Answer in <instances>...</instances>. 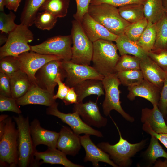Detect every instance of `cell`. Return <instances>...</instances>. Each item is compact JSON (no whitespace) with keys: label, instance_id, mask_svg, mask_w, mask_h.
I'll list each match as a JSON object with an SVG mask.
<instances>
[{"label":"cell","instance_id":"6da1fadb","mask_svg":"<svg viewBox=\"0 0 167 167\" xmlns=\"http://www.w3.org/2000/svg\"><path fill=\"white\" fill-rule=\"evenodd\" d=\"M112 41L100 39L93 43L92 67L104 77L116 73L115 67L120 56Z\"/></svg>","mask_w":167,"mask_h":167},{"label":"cell","instance_id":"7a4b0ae2","mask_svg":"<svg viewBox=\"0 0 167 167\" xmlns=\"http://www.w3.org/2000/svg\"><path fill=\"white\" fill-rule=\"evenodd\" d=\"M88 13L110 32L118 36L124 34L126 28L131 24L121 16L117 7L108 4H90Z\"/></svg>","mask_w":167,"mask_h":167},{"label":"cell","instance_id":"3957f363","mask_svg":"<svg viewBox=\"0 0 167 167\" xmlns=\"http://www.w3.org/2000/svg\"><path fill=\"white\" fill-rule=\"evenodd\" d=\"M111 118L118 132L119 140L117 143L113 145L110 144L108 142H102L98 143L97 146L108 153L110 158L118 167H128L131 163V158L144 148L146 141L143 140L135 144L130 143L122 137L118 127Z\"/></svg>","mask_w":167,"mask_h":167},{"label":"cell","instance_id":"277c9868","mask_svg":"<svg viewBox=\"0 0 167 167\" xmlns=\"http://www.w3.org/2000/svg\"><path fill=\"white\" fill-rule=\"evenodd\" d=\"M13 118L18 131V165L20 167L35 166L34 153L37 150L30 133L29 118L21 114Z\"/></svg>","mask_w":167,"mask_h":167},{"label":"cell","instance_id":"5b68a950","mask_svg":"<svg viewBox=\"0 0 167 167\" xmlns=\"http://www.w3.org/2000/svg\"><path fill=\"white\" fill-rule=\"evenodd\" d=\"M15 124L11 117L6 118L4 132L0 138L1 167H15L18 164V131Z\"/></svg>","mask_w":167,"mask_h":167},{"label":"cell","instance_id":"8992f818","mask_svg":"<svg viewBox=\"0 0 167 167\" xmlns=\"http://www.w3.org/2000/svg\"><path fill=\"white\" fill-rule=\"evenodd\" d=\"M72 24L71 35L73 45L70 61L76 64L89 65L92 60L93 43L85 34L81 23L75 20Z\"/></svg>","mask_w":167,"mask_h":167},{"label":"cell","instance_id":"52a82bcc","mask_svg":"<svg viewBox=\"0 0 167 167\" xmlns=\"http://www.w3.org/2000/svg\"><path fill=\"white\" fill-rule=\"evenodd\" d=\"M34 34L28 27L20 24L8 34V39L0 48V59L7 56L18 57L31 50L28 43L34 39Z\"/></svg>","mask_w":167,"mask_h":167},{"label":"cell","instance_id":"ba28073f","mask_svg":"<svg viewBox=\"0 0 167 167\" xmlns=\"http://www.w3.org/2000/svg\"><path fill=\"white\" fill-rule=\"evenodd\" d=\"M105 96L102 104L104 114L109 115L110 112L114 110L127 121L133 122L134 118L126 113L121 105L120 95L121 92L119 86L121 84L117 73L104 77L102 80Z\"/></svg>","mask_w":167,"mask_h":167},{"label":"cell","instance_id":"9c48e42d","mask_svg":"<svg viewBox=\"0 0 167 167\" xmlns=\"http://www.w3.org/2000/svg\"><path fill=\"white\" fill-rule=\"evenodd\" d=\"M72 43L71 35L57 36L49 38L38 45L31 46V50L40 54L59 56L63 61H69L72 58Z\"/></svg>","mask_w":167,"mask_h":167},{"label":"cell","instance_id":"30bf717a","mask_svg":"<svg viewBox=\"0 0 167 167\" xmlns=\"http://www.w3.org/2000/svg\"><path fill=\"white\" fill-rule=\"evenodd\" d=\"M62 66L66 73L65 84L70 88L89 79L102 80L104 77L92 66L74 63L71 61H62Z\"/></svg>","mask_w":167,"mask_h":167},{"label":"cell","instance_id":"8fae6325","mask_svg":"<svg viewBox=\"0 0 167 167\" xmlns=\"http://www.w3.org/2000/svg\"><path fill=\"white\" fill-rule=\"evenodd\" d=\"M17 58L20 69L27 74L32 84H35V74L40 68L51 60H63L59 56L40 54L31 50L23 53Z\"/></svg>","mask_w":167,"mask_h":167},{"label":"cell","instance_id":"7c38bea8","mask_svg":"<svg viewBox=\"0 0 167 167\" xmlns=\"http://www.w3.org/2000/svg\"><path fill=\"white\" fill-rule=\"evenodd\" d=\"M58 103L56 102L46 110V113L57 117L63 122L67 124L75 133L78 135L82 134H89L101 137H103L102 133L95 129L87 124L80 118L77 112L72 113H66L61 112L58 109Z\"/></svg>","mask_w":167,"mask_h":167},{"label":"cell","instance_id":"4fadbf2b","mask_svg":"<svg viewBox=\"0 0 167 167\" xmlns=\"http://www.w3.org/2000/svg\"><path fill=\"white\" fill-rule=\"evenodd\" d=\"M61 60H54L48 62L40 68L35 74L37 85L41 88L55 94L54 90L57 84L55 80L60 74L64 78L66 73Z\"/></svg>","mask_w":167,"mask_h":167},{"label":"cell","instance_id":"5bb4252c","mask_svg":"<svg viewBox=\"0 0 167 167\" xmlns=\"http://www.w3.org/2000/svg\"><path fill=\"white\" fill-rule=\"evenodd\" d=\"M73 111L78 112L84 121L90 126L99 128L105 126L107 124V119L100 112L97 101L75 104Z\"/></svg>","mask_w":167,"mask_h":167},{"label":"cell","instance_id":"9a60e30c","mask_svg":"<svg viewBox=\"0 0 167 167\" xmlns=\"http://www.w3.org/2000/svg\"><path fill=\"white\" fill-rule=\"evenodd\" d=\"M90 135L85 134L80 136L81 144L84 148L86 153L84 161L91 162L93 166L95 167L99 166V162L106 163L113 167H118L111 159L108 153L94 143L90 139Z\"/></svg>","mask_w":167,"mask_h":167},{"label":"cell","instance_id":"2e32d148","mask_svg":"<svg viewBox=\"0 0 167 167\" xmlns=\"http://www.w3.org/2000/svg\"><path fill=\"white\" fill-rule=\"evenodd\" d=\"M54 95L32 84L26 93L16 101L18 106L35 104L50 107L56 102L53 98Z\"/></svg>","mask_w":167,"mask_h":167},{"label":"cell","instance_id":"e0dca14e","mask_svg":"<svg viewBox=\"0 0 167 167\" xmlns=\"http://www.w3.org/2000/svg\"><path fill=\"white\" fill-rule=\"evenodd\" d=\"M59 133L56 148L66 155L74 156L78 154L82 146L80 136L65 126H62Z\"/></svg>","mask_w":167,"mask_h":167},{"label":"cell","instance_id":"ac0fdd59","mask_svg":"<svg viewBox=\"0 0 167 167\" xmlns=\"http://www.w3.org/2000/svg\"><path fill=\"white\" fill-rule=\"evenodd\" d=\"M81 24L85 34L92 43L100 39L115 41L118 36L96 21L88 13L84 15Z\"/></svg>","mask_w":167,"mask_h":167},{"label":"cell","instance_id":"d6986e66","mask_svg":"<svg viewBox=\"0 0 167 167\" xmlns=\"http://www.w3.org/2000/svg\"><path fill=\"white\" fill-rule=\"evenodd\" d=\"M140 68L144 79L161 91L167 73L148 55L145 58L140 59Z\"/></svg>","mask_w":167,"mask_h":167},{"label":"cell","instance_id":"ffe728a7","mask_svg":"<svg viewBox=\"0 0 167 167\" xmlns=\"http://www.w3.org/2000/svg\"><path fill=\"white\" fill-rule=\"evenodd\" d=\"M30 133L34 147L43 144L48 148H57L59 133L42 128L39 121L34 119L30 124Z\"/></svg>","mask_w":167,"mask_h":167},{"label":"cell","instance_id":"44dd1931","mask_svg":"<svg viewBox=\"0 0 167 167\" xmlns=\"http://www.w3.org/2000/svg\"><path fill=\"white\" fill-rule=\"evenodd\" d=\"M127 98L133 101L137 97L143 98L152 105H158L161 90L157 87L143 79L139 84L128 87Z\"/></svg>","mask_w":167,"mask_h":167},{"label":"cell","instance_id":"7402d4cb","mask_svg":"<svg viewBox=\"0 0 167 167\" xmlns=\"http://www.w3.org/2000/svg\"><path fill=\"white\" fill-rule=\"evenodd\" d=\"M66 155L57 148H48L43 152H35V166L40 165L39 161L41 160L42 163L60 164L65 167H83L84 166L74 163L67 159Z\"/></svg>","mask_w":167,"mask_h":167},{"label":"cell","instance_id":"603a6c76","mask_svg":"<svg viewBox=\"0 0 167 167\" xmlns=\"http://www.w3.org/2000/svg\"><path fill=\"white\" fill-rule=\"evenodd\" d=\"M153 105L152 109L145 108L142 109L141 121L143 123H148L151 129L156 133H167V125L163 115L157 105Z\"/></svg>","mask_w":167,"mask_h":167},{"label":"cell","instance_id":"cb8c5ba5","mask_svg":"<svg viewBox=\"0 0 167 167\" xmlns=\"http://www.w3.org/2000/svg\"><path fill=\"white\" fill-rule=\"evenodd\" d=\"M73 88L77 95V103L83 102L85 97L90 95H96L98 98L105 94L102 80L99 79H87L80 82Z\"/></svg>","mask_w":167,"mask_h":167},{"label":"cell","instance_id":"d4e9b609","mask_svg":"<svg viewBox=\"0 0 167 167\" xmlns=\"http://www.w3.org/2000/svg\"><path fill=\"white\" fill-rule=\"evenodd\" d=\"M10 77L11 97L16 99L24 95L32 84L27 74L21 69Z\"/></svg>","mask_w":167,"mask_h":167},{"label":"cell","instance_id":"484cf974","mask_svg":"<svg viewBox=\"0 0 167 167\" xmlns=\"http://www.w3.org/2000/svg\"><path fill=\"white\" fill-rule=\"evenodd\" d=\"M115 41L121 55H132L140 59L147 56L146 52L136 42L130 40L124 34L118 36Z\"/></svg>","mask_w":167,"mask_h":167},{"label":"cell","instance_id":"4316f807","mask_svg":"<svg viewBox=\"0 0 167 167\" xmlns=\"http://www.w3.org/2000/svg\"><path fill=\"white\" fill-rule=\"evenodd\" d=\"M46 0H25L20 16V24L28 27L33 24L41 6Z\"/></svg>","mask_w":167,"mask_h":167},{"label":"cell","instance_id":"83f0119b","mask_svg":"<svg viewBox=\"0 0 167 167\" xmlns=\"http://www.w3.org/2000/svg\"><path fill=\"white\" fill-rule=\"evenodd\" d=\"M121 16L131 24L145 17L143 5L133 3L120 6L118 8Z\"/></svg>","mask_w":167,"mask_h":167},{"label":"cell","instance_id":"f1b7e54d","mask_svg":"<svg viewBox=\"0 0 167 167\" xmlns=\"http://www.w3.org/2000/svg\"><path fill=\"white\" fill-rule=\"evenodd\" d=\"M143 6L145 17L153 24L157 22L165 12L162 0H145Z\"/></svg>","mask_w":167,"mask_h":167},{"label":"cell","instance_id":"f546056e","mask_svg":"<svg viewBox=\"0 0 167 167\" xmlns=\"http://www.w3.org/2000/svg\"><path fill=\"white\" fill-rule=\"evenodd\" d=\"M70 0H46L39 11H48L57 18H63L67 15Z\"/></svg>","mask_w":167,"mask_h":167},{"label":"cell","instance_id":"4dcf8cb0","mask_svg":"<svg viewBox=\"0 0 167 167\" xmlns=\"http://www.w3.org/2000/svg\"><path fill=\"white\" fill-rule=\"evenodd\" d=\"M156 34V24L148 21L146 28L136 43L146 52L151 51L154 48Z\"/></svg>","mask_w":167,"mask_h":167},{"label":"cell","instance_id":"1f68e13d","mask_svg":"<svg viewBox=\"0 0 167 167\" xmlns=\"http://www.w3.org/2000/svg\"><path fill=\"white\" fill-rule=\"evenodd\" d=\"M155 24L156 38L152 51L167 48V13L165 12Z\"/></svg>","mask_w":167,"mask_h":167},{"label":"cell","instance_id":"d6a6232c","mask_svg":"<svg viewBox=\"0 0 167 167\" xmlns=\"http://www.w3.org/2000/svg\"><path fill=\"white\" fill-rule=\"evenodd\" d=\"M158 140L156 137L151 135L149 145L144 153L145 156L150 164L154 163L159 157L167 159V152L163 149Z\"/></svg>","mask_w":167,"mask_h":167},{"label":"cell","instance_id":"836d02e7","mask_svg":"<svg viewBox=\"0 0 167 167\" xmlns=\"http://www.w3.org/2000/svg\"><path fill=\"white\" fill-rule=\"evenodd\" d=\"M117 75L121 84L128 87L139 84L144 79L141 70L121 71Z\"/></svg>","mask_w":167,"mask_h":167},{"label":"cell","instance_id":"e575fe53","mask_svg":"<svg viewBox=\"0 0 167 167\" xmlns=\"http://www.w3.org/2000/svg\"><path fill=\"white\" fill-rule=\"evenodd\" d=\"M57 18L50 12L44 11L37 13L34 24L38 28L49 31L53 28L57 22Z\"/></svg>","mask_w":167,"mask_h":167},{"label":"cell","instance_id":"d590c367","mask_svg":"<svg viewBox=\"0 0 167 167\" xmlns=\"http://www.w3.org/2000/svg\"><path fill=\"white\" fill-rule=\"evenodd\" d=\"M121 56L116 66V73L121 71L140 70V58L127 54Z\"/></svg>","mask_w":167,"mask_h":167},{"label":"cell","instance_id":"8d00e7d4","mask_svg":"<svg viewBox=\"0 0 167 167\" xmlns=\"http://www.w3.org/2000/svg\"><path fill=\"white\" fill-rule=\"evenodd\" d=\"M148 23V21L144 17L131 24L126 28L124 34L130 40L136 42L145 29Z\"/></svg>","mask_w":167,"mask_h":167},{"label":"cell","instance_id":"74e56055","mask_svg":"<svg viewBox=\"0 0 167 167\" xmlns=\"http://www.w3.org/2000/svg\"><path fill=\"white\" fill-rule=\"evenodd\" d=\"M0 72L11 77L20 69L17 57L7 56L0 59Z\"/></svg>","mask_w":167,"mask_h":167},{"label":"cell","instance_id":"f35d334b","mask_svg":"<svg viewBox=\"0 0 167 167\" xmlns=\"http://www.w3.org/2000/svg\"><path fill=\"white\" fill-rule=\"evenodd\" d=\"M16 16L11 11L8 14L4 11L0 12V31L1 33L8 34L13 31L17 24L14 21Z\"/></svg>","mask_w":167,"mask_h":167},{"label":"cell","instance_id":"ab89813d","mask_svg":"<svg viewBox=\"0 0 167 167\" xmlns=\"http://www.w3.org/2000/svg\"><path fill=\"white\" fill-rule=\"evenodd\" d=\"M147 55L167 73V48L146 52Z\"/></svg>","mask_w":167,"mask_h":167},{"label":"cell","instance_id":"60d3db41","mask_svg":"<svg viewBox=\"0 0 167 167\" xmlns=\"http://www.w3.org/2000/svg\"><path fill=\"white\" fill-rule=\"evenodd\" d=\"M17 104L16 99L0 94V111H11L18 114H21V111Z\"/></svg>","mask_w":167,"mask_h":167},{"label":"cell","instance_id":"b9f144b4","mask_svg":"<svg viewBox=\"0 0 167 167\" xmlns=\"http://www.w3.org/2000/svg\"><path fill=\"white\" fill-rule=\"evenodd\" d=\"M77 11L73 17L75 20L81 23L84 15L88 12V7L91 0H75Z\"/></svg>","mask_w":167,"mask_h":167},{"label":"cell","instance_id":"7bdbcfd3","mask_svg":"<svg viewBox=\"0 0 167 167\" xmlns=\"http://www.w3.org/2000/svg\"><path fill=\"white\" fill-rule=\"evenodd\" d=\"M145 0H91L90 4H92L105 3L116 7L133 4H141L143 5Z\"/></svg>","mask_w":167,"mask_h":167},{"label":"cell","instance_id":"ee69618b","mask_svg":"<svg viewBox=\"0 0 167 167\" xmlns=\"http://www.w3.org/2000/svg\"><path fill=\"white\" fill-rule=\"evenodd\" d=\"M158 106L164 118H165L167 115V74L160 92Z\"/></svg>","mask_w":167,"mask_h":167},{"label":"cell","instance_id":"f6af8a7d","mask_svg":"<svg viewBox=\"0 0 167 167\" xmlns=\"http://www.w3.org/2000/svg\"><path fill=\"white\" fill-rule=\"evenodd\" d=\"M64 78L60 74H58L55 80L58 85V89L56 94L53 96L54 99H59L62 100L64 99L66 96L70 88L62 81Z\"/></svg>","mask_w":167,"mask_h":167},{"label":"cell","instance_id":"bcb514c9","mask_svg":"<svg viewBox=\"0 0 167 167\" xmlns=\"http://www.w3.org/2000/svg\"><path fill=\"white\" fill-rule=\"evenodd\" d=\"M0 94L11 97L10 77L0 72Z\"/></svg>","mask_w":167,"mask_h":167},{"label":"cell","instance_id":"7dc6e473","mask_svg":"<svg viewBox=\"0 0 167 167\" xmlns=\"http://www.w3.org/2000/svg\"><path fill=\"white\" fill-rule=\"evenodd\" d=\"M143 129L151 135H153L156 137L167 148V133H156L151 129L149 125L147 123L143 124Z\"/></svg>","mask_w":167,"mask_h":167},{"label":"cell","instance_id":"c3c4849f","mask_svg":"<svg viewBox=\"0 0 167 167\" xmlns=\"http://www.w3.org/2000/svg\"><path fill=\"white\" fill-rule=\"evenodd\" d=\"M63 101L66 105L77 103V95L73 87L70 88Z\"/></svg>","mask_w":167,"mask_h":167},{"label":"cell","instance_id":"681fc988","mask_svg":"<svg viewBox=\"0 0 167 167\" xmlns=\"http://www.w3.org/2000/svg\"><path fill=\"white\" fill-rule=\"evenodd\" d=\"M22 0H5V7L10 10L16 12Z\"/></svg>","mask_w":167,"mask_h":167},{"label":"cell","instance_id":"f907efd6","mask_svg":"<svg viewBox=\"0 0 167 167\" xmlns=\"http://www.w3.org/2000/svg\"><path fill=\"white\" fill-rule=\"evenodd\" d=\"M5 33L0 32V45L1 46L3 44H5L6 42L8 36H7Z\"/></svg>","mask_w":167,"mask_h":167},{"label":"cell","instance_id":"816d5d0a","mask_svg":"<svg viewBox=\"0 0 167 167\" xmlns=\"http://www.w3.org/2000/svg\"><path fill=\"white\" fill-rule=\"evenodd\" d=\"M5 0H0V11H4V7L5 6Z\"/></svg>","mask_w":167,"mask_h":167},{"label":"cell","instance_id":"f5cc1de1","mask_svg":"<svg viewBox=\"0 0 167 167\" xmlns=\"http://www.w3.org/2000/svg\"><path fill=\"white\" fill-rule=\"evenodd\" d=\"M162 3L164 10L167 13V0H162Z\"/></svg>","mask_w":167,"mask_h":167},{"label":"cell","instance_id":"db71d44e","mask_svg":"<svg viewBox=\"0 0 167 167\" xmlns=\"http://www.w3.org/2000/svg\"><path fill=\"white\" fill-rule=\"evenodd\" d=\"M166 117H167V116H166Z\"/></svg>","mask_w":167,"mask_h":167}]
</instances>
